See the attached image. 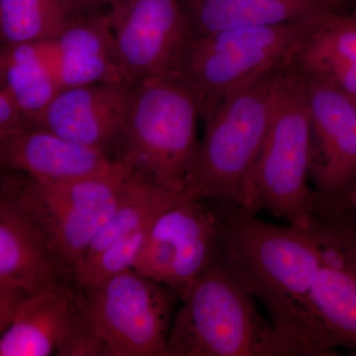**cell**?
<instances>
[{
  "label": "cell",
  "instance_id": "obj_23",
  "mask_svg": "<svg viewBox=\"0 0 356 356\" xmlns=\"http://www.w3.org/2000/svg\"><path fill=\"white\" fill-rule=\"evenodd\" d=\"M41 129L38 121L26 112L6 89L0 88V137Z\"/></svg>",
  "mask_w": 356,
  "mask_h": 356
},
{
  "label": "cell",
  "instance_id": "obj_16",
  "mask_svg": "<svg viewBox=\"0 0 356 356\" xmlns=\"http://www.w3.org/2000/svg\"><path fill=\"white\" fill-rule=\"evenodd\" d=\"M180 3L192 36L322 19L348 10L343 0H180Z\"/></svg>",
  "mask_w": 356,
  "mask_h": 356
},
{
  "label": "cell",
  "instance_id": "obj_26",
  "mask_svg": "<svg viewBox=\"0 0 356 356\" xmlns=\"http://www.w3.org/2000/svg\"><path fill=\"white\" fill-rule=\"evenodd\" d=\"M341 216L346 218L348 221L353 222L356 226V191L351 195L348 206H346V210H344L343 214Z\"/></svg>",
  "mask_w": 356,
  "mask_h": 356
},
{
  "label": "cell",
  "instance_id": "obj_6",
  "mask_svg": "<svg viewBox=\"0 0 356 356\" xmlns=\"http://www.w3.org/2000/svg\"><path fill=\"white\" fill-rule=\"evenodd\" d=\"M327 17L191 35L172 76L191 91L205 120L232 91L292 60Z\"/></svg>",
  "mask_w": 356,
  "mask_h": 356
},
{
  "label": "cell",
  "instance_id": "obj_21",
  "mask_svg": "<svg viewBox=\"0 0 356 356\" xmlns=\"http://www.w3.org/2000/svg\"><path fill=\"white\" fill-rule=\"evenodd\" d=\"M88 11L76 0H0L1 47L56 38Z\"/></svg>",
  "mask_w": 356,
  "mask_h": 356
},
{
  "label": "cell",
  "instance_id": "obj_9",
  "mask_svg": "<svg viewBox=\"0 0 356 356\" xmlns=\"http://www.w3.org/2000/svg\"><path fill=\"white\" fill-rule=\"evenodd\" d=\"M221 250L214 204L189 199L154 220L133 269L172 288L182 298Z\"/></svg>",
  "mask_w": 356,
  "mask_h": 356
},
{
  "label": "cell",
  "instance_id": "obj_24",
  "mask_svg": "<svg viewBox=\"0 0 356 356\" xmlns=\"http://www.w3.org/2000/svg\"><path fill=\"white\" fill-rule=\"evenodd\" d=\"M33 294L20 288L0 287V331L10 327L21 308Z\"/></svg>",
  "mask_w": 356,
  "mask_h": 356
},
{
  "label": "cell",
  "instance_id": "obj_4",
  "mask_svg": "<svg viewBox=\"0 0 356 356\" xmlns=\"http://www.w3.org/2000/svg\"><path fill=\"white\" fill-rule=\"evenodd\" d=\"M313 129L305 79L295 64L281 72L270 124L242 207L267 211L293 227L310 229L316 219L310 179Z\"/></svg>",
  "mask_w": 356,
  "mask_h": 356
},
{
  "label": "cell",
  "instance_id": "obj_10",
  "mask_svg": "<svg viewBox=\"0 0 356 356\" xmlns=\"http://www.w3.org/2000/svg\"><path fill=\"white\" fill-rule=\"evenodd\" d=\"M108 9L125 81L172 76L191 35L180 0H112Z\"/></svg>",
  "mask_w": 356,
  "mask_h": 356
},
{
  "label": "cell",
  "instance_id": "obj_2",
  "mask_svg": "<svg viewBox=\"0 0 356 356\" xmlns=\"http://www.w3.org/2000/svg\"><path fill=\"white\" fill-rule=\"evenodd\" d=\"M181 301L168 356H297L259 314L254 295L222 250Z\"/></svg>",
  "mask_w": 356,
  "mask_h": 356
},
{
  "label": "cell",
  "instance_id": "obj_5",
  "mask_svg": "<svg viewBox=\"0 0 356 356\" xmlns=\"http://www.w3.org/2000/svg\"><path fill=\"white\" fill-rule=\"evenodd\" d=\"M198 117L195 98L177 77H154L138 84L114 161L149 184L185 191L198 147Z\"/></svg>",
  "mask_w": 356,
  "mask_h": 356
},
{
  "label": "cell",
  "instance_id": "obj_17",
  "mask_svg": "<svg viewBox=\"0 0 356 356\" xmlns=\"http://www.w3.org/2000/svg\"><path fill=\"white\" fill-rule=\"evenodd\" d=\"M77 287L62 284L33 294L0 337V356L56 355L63 324Z\"/></svg>",
  "mask_w": 356,
  "mask_h": 356
},
{
  "label": "cell",
  "instance_id": "obj_12",
  "mask_svg": "<svg viewBox=\"0 0 356 356\" xmlns=\"http://www.w3.org/2000/svg\"><path fill=\"white\" fill-rule=\"evenodd\" d=\"M136 88L127 81H116L63 89L42 116L41 129L113 159Z\"/></svg>",
  "mask_w": 356,
  "mask_h": 356
},
{
  "label": "cell",
  "instance_id": "obj_14",
  "mask_svg": "<svg viewBox=\"0 0 356 356\" xmlns=\"http://www.w3.org/2000/svg\"><path fill=\"white\" fill-rule=\"evenodd\" d=\"M0 163L2 168L48 182L104 177L123 168L102 152L70 142L46 129L0 137Z\"/></svg>",
  "mask_w": 356,
  "mask_h": 356
},
{
  "label": "cell",
  "instance_id": "obj_25",
  "mask_svg": "<svg viewBox=\"0 0 356 356\" xmlns=\"http://www.w3.org/2000/svg\"><path fill=\"white\" fill-rule=\"evenodd\" d=\"M76 1L89 10H99V9L108 8L112 0H76Z\"/></svg>",
  "mask_w": 356,
  "mask_h": 356
},
{
  "label": "cell",
  "instance_id": "obj_1",
  "mask_svg": "<svg viewBox=\"0 0 356 356\" xmlns=\"http://www.w3.org/2000/svg\"><path fill=\"white\" fill-rule=\"evenodd\" d=\"M212 201L222 254L297 356L337 355L313 305L320 254L312 229L278 226L235 204Z\"/></svg>",
  "mask_w": 356,
  "mask_h": 356
},
{
  "label": "cell",
  "instance_id": "obj_20",
  "mask_svg": "<svg viewBox=\"0 0 356 356\" xmlns=\"http://www.w3.org/2000/svg\"><path fill=\"white\" fill-rule=\"evenodd\" d=\"M314 210L320 219L341 216L356 191V118L312 159Z\"/></svg>",
  "mask_w": 356,
  "mask_h": 356
},
{
  "label": "cell",
  "instance_id": "obj_18",
  "mask_svg": "<svg viewBox=\"0 0 356 356\" xmlns=\"http://www.w3.org/2000/svg\"><path fill=\"white\" fill-rule=\"evenodd\" d=\"M294 62L301 70L327 76L356 102V8L329 16Z\"/></svg>",
  "mask_w": 356,
  "mask_h": 356
},
{
  "label": "cell",
  "instance_id": "obj_27",
  "mask_svg": "<svg viewBox=\"0 0 356 356\" xmlns=\"http://www.w3.org/2000/svg\"><path fill=\"white\" fill-rule=\"evenodd\" d=\"M343 2L348 10L356 8V0H343Z\"/></svg>",
  "mask_w": 356,
  "mask_h": 356
},
{
  "label": "cell",
  "instance_id": "obj_11",
  "mask_svg": "<svg viewBox=\"0 0 356 356\" xmlns=\"http://www.w3.org/2000/svg\"><path fill=\"white\" fill-rule=\"evenodd\" d=\"M311 229L320 254L312 295L316 315L334 348L356 355V226L343 216L316 217Z\"/></svg>",
  "mask_w": 356,
  "mask_h": 356
},
{
  "label": "cell",
  "instance_id": "obj_22",
  "mask_svg": "<svg viewBox=\"0 0 356 356\" xmlns=\"http://www.w3.org/2000/svg\"><path fill=\"white\" fill-rule=\"evenodd\" d=\"M56 355L110 356L86 294L79 288L65 315Z\"/></svg>",
  "mask_w": 356,
  "mask_h": 356
},
{
  "label": "cell",
  "instance_id": "obj_19",
  "mask_svg": "<svg viewBox=\"0 0 356 356\" xmlns=\"http://www.w3.org/2000/svg\"><path fill=\"white\" fill-rule=\"evenodd\" d=\"M0 81V88L6 89L39 125L60 91L44 42L1 47Z\"/></svg>",
  "mask_w": 356,
  "mask_h": 356
},
{
  "label": "cell",
  "instance_id": "obj_3",
  "mask_svg": "<svg viewBox=\"0 0 356 356\" xmlns=\"http://www.w3.org/2000/svg\"><path fill=\"white\" fill-rule=\"evenodd\" d=\"M286 63L232 91L204 120L203 140L185 180L192 199L243 206Z\"/></svg>",
  "mask_w": 356,
  "mask_h": 356
},
{
  "label": "cell",
  "instance_id": "obj_15",
  "mask_svg": "<svg viewBox=\"0 0 356 356\" xmlns=\"http://www.w3.org/2000/svg\"><path fill=\"white\" fill-rule=\"evenodd\" d=\"M62 284L74 282L47 250L10 187L1 181L0 287L35 294Z\"/></svg>",
  "mask_w": 356,
  "mask_h": 356
},
{
  "label": "cell",
  "instance_id": "obj_7",
  "mask_svg": "<svg viewBox=\"0 0 356 356\" xmlns=\"http://www.w3.org/2000/svg\"><path fill=\"white\" fill-rule=\"evenodd\" d=\"M131 177L122 168L104 177L48 182L3 168L1 181L15 194L58 266L74 280L76 266L113 214Z\"/></svg>",
  "mask_w": 356,
  "mask_h": 356
},
{
  "label": "cell",
  "instance_id": "obj_13",
  "mask_svg": "<svg viewBox=\"0 0 356 356\" xmlns=\"http://www.w3.org/2000/svg\"><path fill=\"white\" fill-rule=\"evenodd\" d=\"M44 43L60 90L126 81L108 8L84 13Z\"/></svg>",
  "mask_w": 356,
  "mask_h": 356
},
{
  "label": "cell",
  "instance_id": "obj_8",
  "mask_svg": "<svg viewBox=\"0 0 356 356\" xmlns=\"http://www.w3.org/2000/svg\"><path fill=\"white\" fill-rule=\"evenodd\" d=\"M81 290L110 356H168L179 293L133 268Z\"/></svg>",
  "mask_w": 356,
  "mask_h": 356
}]
</instances>
